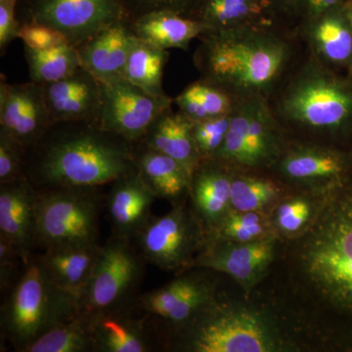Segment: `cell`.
<instances>
[{"instance_id": "6da1fadb", "label": "cell", "mask_w": 352, "mask_h": 352, "mask_svg": "<svg viewBox=\"0 0 352 352\" xmlns=\"http://www.w3.org/2000/svg\"><path fill=\"white\" fill-rule=\"evenodd\" d=\"M134 173L135 144L90 122L51 124L25 153V177L36 190L101 187Z\"/></svg>"}, {"instance_id": "7a4b0ae2", "label": "cell", "mask_w": 352, "mask_h": 352, "mask_svg": "<svg viewBox=\"0 0 352 352\" xmlns=\"http://www.w3.org/2000/svg\"><path fill=\"white\" fill-rule=\"evenodd\" d=\"M289 256L303 291L352 330V176L329 192L311 226L291 240Z\"/></svg>"}, {"instance_id": "3957f363", "label": "cell", "mask_w": 352, "mask_h": 352, "mask_svg": "<svg viewBox=\"0 0 352 352\" xmlns=\"http://www.w3.org/2000/svg\"><path fill=\"white\" fill-rule=\"evenodd\" d=\"M300 328L270 309L217 296L168 333L166 349L187 352H291L307 347Z\"/></svg>"}, {"instance_id": "277c9868", "label": "cell", "mask_w": 352, "mask_h": 352, "mask_svg": "<svg viewBox=\"0 0 352 352\" xmlns=\"http://www.w3.org/2000/svg\"><path fill=\"white\" fill-rule=\"evenodd\" d=\"M201 36L198 64L207 82L226 91L261 94L279 76L288 58L286 44L259 25L208 31Z\"/></svg>"}, {"instance_id": "5b68a950", "label": "cell", "mask_w": 352, "mask_h": 352, "mask_svg": "<svg viewBox=\"0 0 352 352\" xmlns=\"http://www.w3.org/2000/svg\"><path fill=\"white\" fill-rule=\"evenodd\" d=\"M80 314L73 296L59 288L41 261L32 256L6 295L0 315L1 339L23 352L55 326Z\"/></svg>"}, {"instance_id": "8992f818", "label": "cell", "mask_w": 352, "mask_h": 352, "mask_svg": "<svg viewBox=\"0 0 352 352\" xmlns=\"http://www.w3.org/2000/svg\"><path fill=\"white\" fill-rule=\"evenodd\" d=\"M282 115L292 124L336 138L352 134V72L326 68L300 74L285 92Z\"/></svg>"}, {"instance_id": "52a82bcc", "label": "cell", "mask_w": 352, "mask_h": 352, "mask_svg": "<svg viewBox=\"0 0 352 352\" xmlns=\"http://www.w3.org/2000/svg\"><path fill=\"white\" fill-rule=\"evenodd\" d=\"M100 187L36 190V248L99 244Z\"/></svg>"}, {"instance_id": "ba28073f", "label": "cell", "mask_w": 352, "mask_h": 352, "mask_svg": "<svg viewBox=\"0 0 352 352\" xmlns=\"http://www.w3.org/2000/svg\"><path fill=\"white\" fill-rule=\"evenodd\" d=\"M146 261L132 241L113 235L100 254L80 300V314L92 315L135 302Z\"/></svg>"}, {"instance_id": "9c48e42d", "label": "cell", "mask_w": 352, "mask_h": 352, "mask_svg": "<svg viewBox=\"0 0 352 352\" xmlns=\"http://www.w3.org/2000/svg\"><path fill=\"white\" fill-rule=\"evenodd\" d=\"M284 145L272 113L259 94L233 108L223 144L212 159L229 168L274 166Z\"/></svg>"}, {"instance_id": "30bf717a", "label": "cell", "mask_w": 352, "mask_h": 352, "mask_svg": "<svg viewBox=\"0 0 352 352\" xmlns=\"http://www.w3.org/2000/svg\"><path fill=\"white\" fill-rule=\"evenodd\" d=\"M207 231L186 204L173 205L163 217H151L134 238L146 263L168 272L191 270L205 244Z\"/></svg>"}, {"instance_id": "8fae6325", "label": "cell", "mask_w": 352, "mask_h": 352, "mask_svg": "<svg viewBox=\"0 0 352 352\" xmlns=\"http://www.w3.org/2000/svg\"><path fill=\"white\" fill-rule=\"evenodd\" d=\"M17 19L20 24L47 25L76 47L110 25L129 22V17L122 0H20Z\"/></svg>"}, {"instance_id": "7c38bea8", "label": "cell", "mask_w": 352, "mask_h": 352, "mask_svg": "<svg viewBox=\"0 0 352 352\" xmlns=\"http://www.w3.org/2000/svg\"><path fill=\"white\" fill-rule=\"evenodd\" d=\"M100 85L98 126L134 144L143 138L157 118L173 105V100L168 95L154 96L126 78Z\"/></svg>"}, {"instance_id": "4fadbf2b", "label": "cell", "mask_w": 352, "mask_h": 352, "mask_svg": "<svg viewBox=\"0 0 352 352\" xmlns=\"http://www.w3.org/2000/svg\"><path fill=\"white\" fill-rule=\"evenodd\" d=\"M278 243L277 236L254 242L237 243L207 233L205 244L192 268H206L228 275L249 296L274 263Z\"/></svg>"}, {"instance_id": "5bb4252c", "label": "cell", "mask_w": 352, "mask_h": 352, "mask_svg": "<svg viewBox=\"0 0 352 352\" xmlns=\"http://www.w3.org/2000/svg\"><path fill=\"white\" fill-rule=\"evenodd\" d=\"M197 268L198 271H183L162 288L139 295L134 305L148 320L163 321L170 326V331L180 327L217 294V280Z\"/></svg>"}, {"instance_id": "9a60e30c", "label": "cell", "mask_w": 352, "mask_h": 352, "mask_svg": "<svg viewBox=\"0 0 352 352\" xmlns=\"http://www.w3.org/2000/svg\"><path fill=\"white\" fill-rule=\"evenodd\" d=\"M274 166L287 182L314 194H328L352 176L349 153L326 146H294Z\"/></svg>"}, {"instance_id": "2e32d148", "label": "cell", "mask_w": 352, "mask_h": 352, "mask_svg": "<svg viewBox=\"0 0 352 352\" xmlns=\"http://www.w3.org/2000/svg\"><path fill=\"white\" fill-rule=\"evenodd\" d=\"M43 90L31 80L10 83L1 76L0 80V131L32 147L51 126Z\"/></svg>"}, {"instance_id": "e0dca14e", "label": "cell", "mask_w": 352, "mask_h": 352, "mask_svg": "<svg viewBox=\"0 0 352 352\" xmlns=\"http://www.w3.org/2000/svg\"><path fill=\"white\" fill-rule=\"evenodd\" d=\"M39 85L51 124L82 122L98 126L101 85L87 69L80 67L63 80Z\"/></svg>"}, {"instance_id": "ac0fdd59", "label": "cell", "mask_w": 352, "mask_h": 352, "mask_svg": "<svg viewBox=\"0 0 352 352\" xmlns=\"http://www.w3.org/2000/svg\"><path fill=\"white\" fill-rule=\"evenodd\" d=\"M36 199L25 177L0 184V237L16 248L25 264L36 249Z\"/></svg>"}, {"instance_id": "d6986e66", "label": "cell", "mask_w": 352, "mask_h": 352, "mask_svg": "<svg viewBox=\"0 0 352 352\" xmlns=\"http://www.w3.org/2000/svg\"><path fill=\"white\" fill-rule=\"evenodd\" d=\"M135 39L129 22L110 25L76 46L80 66L99 82L124 78L127 59Z\"/></svg>"}, {"instance_id": "ffe728a7", "label": "cell", "mask_w": 352, "mask_h": 352, "mask_svg": "<svg viewBox=\"0 0 352 352\" xmlns=\"http://www.w3.org/2000/svg\"><path fill=\"white\" fill-rule=\"evenodd\" d=\"M129 307L92 315L95 352H149L154 351L151 324Z\"/></svg>"}, {"instance_id": "44dd1931", "label": "cell", "mask_w": 352, "mask_h": 352, "mask_svg": "<svg viewBox=\"0 0 352 352\" xmlns=\"http://www.w3.org/2000/svg\"><path fill=\"white\" fill-rule=\"evenodd\" d=\"M156 199L138 173L111 183L106 208L113 235L133 241L151 219V208Z\"/></svg>"}, {"instance_id": "7402d4cb", "label": "cell", "mask_w": 352, "mask_h": 352, "mask_svg": "<svg viewBox=\"0 0 352 352\" xmlns=\"http://www.w3.org/2000/svg\"><path fill=\"white\" fill-rule=\"evenodd\" d=\"M232 178L230 168L214 159L203 160L192 175V210L207 232L214 230L231 210Z\"/></svg>"}, {"instance_id": "603a6c76", "label": "cell", "mask_w": 352, "mask_h": 352, "mask_svg": "<svg viewBox=\"0 0 352 352\" xmlns=\"http://www.w3.org/2000/svg\"><path fill=\"white\" fill-rule=\"evenodd\" d=\"M129 27L136 38L164 50H187L194 38L210 31L193 18L168 10L152 11L132 18Z\"/></svg>"}, {"instance_id": "cb8c5ba5", "label": "cell", "mask_w": 352, "mask_h": 352, "mask_svg": "<svg viewBox=\"0 0 352 352\" xmlns=\"http://www.w3.org/2000/svg\"><path fill=\"white\" fill-rule=\"evenodd\" d=\"M194 122L182 112L168 108L157 118L138 142L179 162L193 175L201 164L193 136Z\"/></svg>"}, {"instance_id": "d4e9b609", "label": "cell", "mask_w": 352, "mask_h": 352, "mask_svg": "<svg viewBox=\"0 0 352 352\" xmlns=\"http://www.w3.org/2000/svg\"><path fill=\"white\" fill-rule=\"evenodd\" d=\"M135 161L141 179L157 198L176 205L189 195L192 175L179 162L142 142L135 143Z\"/></svg>"}, {"instance_id": "484cf974", "label": "cell", "mask_w": 352, "mask_h": 352, "mask_svg": "<svg viewBox=\"0 0 352 352\" xmlns=\"http://www.w3.org/2000/svg\"><path fill=\"white\" fill-rule=\"evenodd\" d=\"M100 251L99 244L53 248L41 258L57 286L80 305Z\"/></svg>"}, {"instance_id": "4316f807", "label": "cell", "mask_w": 352, "mask_h": 352, "mask_svg": "<svg viewBox=\"0 0 352 352\" xmlns=\"http://www.w3.org/2000/svg\"><path fill=\"white\" fill-rule=\"evenodd\" d=\"M276 12L271 0H199L188 17L210 31L263 24Z\"/></svg>"}, {"instance_id": "83f0119b", "label": "cell", "mask_w": 352, "mask_h": 352, "mask_svg": "<svg viewBox=\"0 0 352 352\" xmlns=\"http://www.w3.org/2000/svg\"><path fill=\"white\" fill-rule=\"evenodd\" d=\"M311 38L328 63L352 72V27L346 6L329 11L310 21Z\"/></svg>"}, {"instance_id": "f1b7e54d", "label": "cell", "mask_w": 352, "mask_h": 352, "mask_svg": "<svg viewBox=\"0 0 352 352\" xmlns=\"http://www.w3.org/2000/svg\"><path fill=\"white\" fill-rule=\"evenodd\" d=\"M326 195L302 191L282 197L268 212L273 232L289 241L302 235L320 212Z\"/></svg>"}, {"instance_id": "f546056e", "label": "cell", "mask_w": 352, "mask_h": 352, "mask_svg": "<svg viewBox=\"0 0 352 352\" xmlns=\"http://www.w3.org/2000/svg\"><path fill=\"white\" fill-rule=\"evenodd\" d=\"M170 53L136 38L124 71V78L154 96H164V69Z\"/></svg>"}, {"instance_id": "4dcf8cb0", "label": "cell", "mask_w": 352, "mask_h": 352, "mask_svg": "<svg viewBox=\"0 0 352 352\" xmlns=\"http://www.w3.org/2000/svg\"><path fill=\"white\" fill-rule=\"evenodd\" d=\"M23 352H95L90 317L80 312L51 329Z\"/></svg>"}, {"instance_id": "1f68e13d", "label": "cell", "mask_w": 352, "mask_h": 352, "mask_svg": "<svg viewBox=\"0 0 352 352\" xmlns=\"http://www.w3.org/2000/svg\"><path fill=\"white\" fill-rule=\"evenodd\" d=\"M25 58L29 67L31 82L47 85L63 80L80 69L78 50L71 43H65L45 50L25 47Z\"/></svg>"}, {"instance_id": "d6a6232c", "label": "cell", "mask_w": 352, "mask_h": 352, "mask_svg": "<svg viewBox=\"0 0 352 352\" xmlns=\"http://www.w3.org/2000/svg\"><path fill=\"white\" fill-rule=\"evenodd\" d=\"M175 102L180 112L193 122L229 115L234 108L226 90L207 80L192 83Z\"/></svg>"}, {"instance_id": "836d02e7", "label": "cell", "mask_w": 352, "mask_h": 352, "mask_svg": "<svg viewBox=\"0 0 352 352\" xmlns=\"http://www.w3.org/2000/svg\"><path fill=\"white\" fill-rule=\"evenodd\" d=\"M282 197L281 187L268 178L233 173L230 198L233 210L268 214Z\"/></svg>"}, {"instance_id": "e575fe53", "label": "cell", "mask_w": 352, "mask_h": 352, "mask_svg": "<svg viewBox=\"0 0 352 352\" xmlns=\"http://www.w3.org/2000/svg\"><path fill=\"white\" fill-rule=\"evenodd\" d=\"M208 234L237 243H250L276 236L265 212H239L231 208L219 226Z\"/></svg>"}, {"instance_id": "d590c367", "label": "cell", "mask_w": 352, "mask_h": 352, "mask_svg": "<svg viewBox=\"0 0 352 352\" xmlns=\"http://www.w3.org/2000/svg\"><path fill=\"white\" fill-rule=\"evenodd\" d=\"M231 113L194 122L193 136L203 160L212 159L219 151L230 124Z\"/></svg>"}, {"instance_id": "8d00e7d4", "label": "cell", "mask_w": 352, "mask_h": 352, "mask_svg": "<svg viewBox=\"0 0 352 352\" xmlns=\"http://www.w3.org/2000/svg\"><path fill=\"white\" fill-rule=\"evenodd\" d=\"M25 153L19 141L0 131V184L25 177Z\"/></svg>"}, {"instance_id": "74e56055", "label": "cell", "mask_w": 352, "mask_h": 352, "mask_svg": "<svg viewBox=\"0 0 352 352\" xmlns=\"http://www.w3.org/2000/svg\"><path fill=\"white\" fill-rule=\"evenodd\" d=\"M18 38L24 43L25 48L32 50H45L69 43L63 34L47 25L36 23L21 24Z\"/></svg>"}, {"instance_id": "f35d334b", "label": "cell", "mask_w": 352, "mask_h": 352, "mask_svg": "<svg viewBox=\"0 0 352 352\" xmlns=\"http://www.w3.org/2000/svg\"><path fill=\"white\" fill-rule=\"evenodd\" d=\"M129 20L152 11H173L188 16L199 0H122Z\"/></svg>"}, {"instance_id": "ab89813d", "label": "cell", "mask_w": 352, "mask_h": 352, "mask_svg": "<svg viewBox=\"0 0 352 352\" xmlns=\"http://www.w3.org/2000/svg\"><path fill=\"white\" fill-rule=\"evenodd\" d=\"M25 263L9 241L0 237V289L6 296L21 276Z\"/></svg>"}, {"instance_id": "60d3db41", "label": "cell", "mask_w": 352, "mask_h": 352, "mask_svg": "<svg viewBox=\"0 0 352 352\" xmlns=\"http://www.w3.org/2000/svg\"><path fill=\"white\" fill-rule=\"evenodd\" d=\"M20 0L0 1V52L2 56L12 43L18 38L21 24L17 19V6Z\"/></svg>"}, {"instance_id": "b9f144b4", "label": "cell", "mask_w": 352, "mask_h": 352, "mask_svg": "<svg viewBox=\"0 0 352 352\" xmlns=\"http://www.w3.org/2000/svg\"><path fill=\"white\" fill-rule=\"evenodd\" d=\"M351 0H302V13L310 21L335 9L346 6Z\"/></svg>"}, {"instance_id": "7bdbcfd3", "label": "cell", "mask_w": 352, "mask_h": 352, "mask_svg": "<svg viewBox=\"0 0 352 352\" xmlns=\"http://www.w3.org/2000/svg\"><path fill=\"white\" fill-rule=\"evenodd\" d=\"M277 11L302 12V0H271Z\"/></svg>"}, {"instance_id": "ee69618b", "label": "cell", "mask_w": 352, "mask_h": 352, "mask_svg": "<svg viewBox=\"0 0 352 352\" xmlns=\"http://www.w3.org/2000/svg\"><path fill=\"white\" fill-rule=\"evenodd\" d=\"M346 13L347 18H349V22H351V25L352 27V0L346 6Z\"/></svg>"}, {"instance_id": "f6af8a7d", "label": "cell", "mask_w": 352, "mask_h": 352, "mask_svg": "<svg viewBox=\"0 0 352 352\" xmlns=\"http://www.w3.org/2000/svg\"><path fill=\"white\" fill-rule=\"evenodd\" d=\"M349 157H351V162H352V151L351 153H349Z\"/></svg>"}, {"instance_id": "bcb514c9", "label": "cell", "mask_w": 352, "mask_h": 352, "mask_svg": "<svg viewBox=\"0 0 352 352\" xmlns=\"http://www.w3.org/2000/svg\"><path fill=\"white\" fill-rule=\"evenodd\" d=\"M0 1H1V0H0Z\"/></svg>"}]
</instances>
